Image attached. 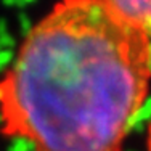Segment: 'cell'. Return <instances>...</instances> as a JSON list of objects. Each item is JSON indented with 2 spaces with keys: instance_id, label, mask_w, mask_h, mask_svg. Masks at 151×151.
Returning a JSON list of instances; mask_svg holds the SVG:
<instances>
[{
  "instance_id": "6da1fadb",
  "label": "cell",
  "mask_w": 151,
  "mask_h": 151,
  "mask_svg": "<svg viewBox=\"0 0 151 151\" xmlns=\"http://www.w3.org/2000/svg\"><path fill=\"white\" fill-rule=\"evenodd\" d=\"M151 82V39L95 0H60L0 77V134L34 151H124Z\"/></svg>"
},
{
  "instance_id": "7a4b0ae2",
  "label": "cell",
  "mask_w": 151,
  "mask_h": 151,
  "mask_svg": "<svg viewBox=\"0 0 151 151\" xmlns=\"http://www.w3.org/2000/svg\"><path fill=\"white\" fill-rule=\"evenodd\" d=\"M95 2L151 39V0H95Z\"/></svg>"
},
{
  "instance_id": "3957f363",
  "label": "cell",
  "mask_w": 151,
  "mask_h": 151,
  "mask_svg": "<svg viewBox=\"0 0 151 151\" xmlns=\"http://www.w3.org/2000/svg\"><path fill=\"white\" fill-rule=\"evenodd\" d=\"M18 19H19V24L23 26V29H24V34H27V32H29V29L32 27V23H31V19L26 16V13H19V16H18Z\"/></svg>"
},
{
  "instance_id": "277c9868",
  "label": "cell",
  "mask_w": 151,
  "mask_h": 151,
  "mask_svg": "<svg viewBox=\"0 0 151 151\" xmlns=\"http://www.w3.org/2000/svg\"><path fill=\"white\" fill-rule=\"evenodd\" d=\"M3 3L8 6H24L23 0H3Z\"/></svg>"
},
{
  "instance_id": "5b68a950",
  "label": "cell",
  "mask_w": 151,
  "mask_h": 151,
  "mask_svg": "<svg viewBox=\"0 0 151 151\" xmlns=\"http://www.w3.org/2000/svg\"><path fill=\"white\" fill-rule=\"evenodd\" d=\"M146 151H151V122L148 125V134H146Z\"/></svg>"
},
{
  "instance_id": "8992f818",
  "label": "cell",
  "mask_w": 151,
  "mask_h": 151,
  "mask_svg": "<svg viewBox=\"0 0 151 151\" xmlns=\"http://www.w3.org/2000/svg\"><path fill=\"white\" fill-rule=\"evenodd\" d=\"M24 2V5H27V3H34V2H37V0H23Z\"/></svg>"
}]
</instances>
